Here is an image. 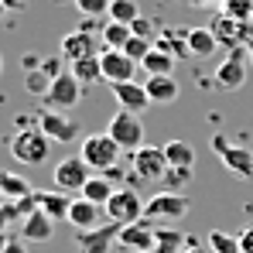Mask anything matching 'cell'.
<instances>
[{"label": "cell", "mask_w": 253, "mask_h": 253, "mask_svg": "<svg viewBox=\"0 0 253 253\" xmlns=\"http://www.w3.org/2000/svg\"><path fill=\"white\" fill-rule=\"evenodd\" d=\"M185 250V233L174 226H158L154 233V253H181Z\"/></svg>", "instance_id": "obj_26"}, {"label": "cell", "mask_w": 253, "mask_h": 253, "mask_svg": "<svg viewBox=\"0 0 253 253\" xmlns=\"http://www.w3.org/2000/svg\"><path fill=\"white\" fill-rule=\"evenodd\" d=\"M72 3H76V0H72Z\"/></svg>", "instance_id": "obj_50"}, {"label": "cell", "mask_w": 253, "mask_h": 253, "mask_svg": "<svg viewBox=\"0 0 253 253\" xmlns=\"http://www.w3.org/2000/svg\"><path fill=\"white\" fill-rule=\"evenodd\" d=\"M151 48H154L151 42H144V38H137V35H130V42L124 44V55H126V58H133V62L140 65V62H144V58L151 55Z\"/></svg>", "instance_id": "obj_36"}, {"label": "cell", "mask_w": 253, "mask_h": 253, "mask_svg": "<svg viewBox=\"0 0 253 253\" xmlns=\"http://www.w3.org/2000/svg\"><path fill=\"white\" fill-rule=\"evenodd\" d=\"M144 209H147V202L137 195V188H126V185H117V192H113V199L106 202V219L110 222H117V226H130V222H137V219H144Z\"/></svg>", "instance_id": "obj_3"}, {"label": "cell", "mask_w": 253, "mask_h": 253, "mask_svg": "<svg viewBox=\"0 0 253 253\" xmlns=\"http://www.w3.org/2000/svg\"><path fill=\"white\" fill-rule=\"evenodd\" d=\"M99 65H103V83L117 85V83H130L137 72V62L126 58L124 48H103L99 51Z\"/></svg>", "instance_id": "obj_11"}, {"label": "cell", "mask_w": 253, "mask_h": 253, "mask_svg": "<svg viewBox=\"0 0 253 253\" xmlns=\"http://www.w3.org/2000/svg\"><path fill=\"white\" fill-rule=\"evenodd\" d=\"M188 209H192L188 195H181V192H158V195H151V202L144 209V219H151V222H178L181 215H188Z\"/></svg>", "instance_id": "obj_5"}, {"label": "cell", "mask_w": 253, "mask_h": 253, "mask_svg": "<svg viewBox=\"0 0 253 253\" xmlns=\"http://www.w3.org/2000/svg\"><path fill=\"white\" fill-rule=\"evenodd\" d=\"M165 181H168V188H181V185L192 181V168H171L165 174Z\"/></svg>", "instance_id": "obj_38"}, {"label": "cell", "mask_w": 253, "mask_h": 253, "mask_svg": "<svg viewBox=\"0 0 253 253\" xmlns=\"http://www.w3.org/2000/svg\"><path fill=\"white\" fill-rule=\"evenodd\" d=\"M226 17L247 24V21L253 17V0H226Z\"/></svg>", "instance_id": "obj_37"}, {"label": "cell", "mask_w": 253, "mask_h": 253, "mask_svg": "<svg viewBox=\"0 0 253 253\" xmlns=\"http://www.w3.org/2000/svg\"><path fill=\"white\" fill-rule=\"evenodd\" d=\"M219 161H222V168L233 171L236 178H253V151H247V147L229 144V147L219 154Z\"/></svg>", "instance_id": "obj_19"}, {"label": "cell", "mask_w": 253, "mask_h": 253, "mask_svg": "<svg viewBox=\"0 0 253 253\" xmlns=\"http://www.w3.org/2000/svg\"><path fill=\"white\" fill-rule=\"evenodd\" d=\"M188 7H206V3H226V0H185Z\"/></svg>", "instance_id": "obj_43"}, {"label": "cell", "mask_w": 253, "mask_h": 253, "mask_svg": "<svg viewBox=\"0 0 253 253\" xmlns=\"http://www.w3.org/2000/svg\"><path fill=\"white\" fill-rule=\"evenodd\" d=\"M226 147H229V140H226V133H215V137H212V151H215V154H222Z\"/></svg>", "instance_id": "obj_42"}, {"label": "cell", "mask_w": 253, "mask_h": 253, "mask_svg": "<svg viewBox=\"0 0 253 253\" xmlns=\"http://www.w3.org/2000/svg\"><path fill=\"white\" fill-rule=\"evenodd\" d=\"M51 233H55V219L44 215L42 209L21 219V240H28V243H44V240H51Z\"/></svg>", "instance_id": "obj_17"}, {"label": "cell", "mask_w": 253, "mask_h": 253, "mask_svg": "<svg viewBox=\"0 0 253 253\" xmlns=\"http://www.w3.org/2000/svg\"><path fill=\"white\" fill-rule=\"evenodd\" d=\"M144 253H154V250H144Z\"/></svg>", "instance_id": "obj_49"}, {"label": "cell", "mask_w": 253, "mask_h": 253, "mask_svg": "<svg viewBox=\"0 0 253 253\" xmlns=\"http://www.w3.org/2000/svg\"><path fill=\"white\" fill-rule=\"evenodd\" d=\"M130 24H117V21H106V28H103V35H99V42L103 48H124L130 42Z\"/></svg>", "instance_id": "obj_30"}, {"label": "cell", "mask_w": 253, "mask_h": 253, "mask_svg": "<svg viewBox=\"0 0 253 253\" xmlns=\"http://www.w3.org/2000/svg\"><path fill=\"white\" fill-rule=\"evenodd\" d=\"M161 21H154V17H137L133 24H130V31L137 35V38H144V42L158 44V38H161V28H158Z\"/></svg>", "instance_id": "obj_34"}, {"label": "cell", "mask_w": 253, "mask_h": 253, "mask_svg": "<svg viewBox=\"0 0 253 253\" xmlns=\"http://www.w3.org/2000/svg\"><path fill=\"white\" fill-rule=\"evenodd\" d=\"M212 35H215L219 44H233V48H236V44L250 35V24H240V21H233V17H219V21L212 24Z\"/></svg>", "instance_id": "obj_21"}, {"label": "cell", "mask_w": 253, "mask_h": 253, "mask_svg": "<svg viewBox=\"0 0 253 253\" xmlns=\"http://www.w3.org/2000/svg\"><path fill=\"white\" fill-rule=\"evenodd\" d=\"M130 165H133V174L144 178V181H165V174L171 171L168 158H165V147L158 144H144L130 154Z\"/></svg>", "instance_id": "obj_6"}, {"label": "cell", "mask_w": 253, "mask_h": 253, "mask_svg": "<svg viewBox=\"0 0 253 253\" xmlns=\"http://www.w3.org/2000/svg\"><path fill=\"white\" fill-rule=\"evenodd\" d=\"M92 174H96V171L89 168L83 158H65V161L55 165L51 181H55V192H65V195H69V192H83Z\"/></svg>", "instance_id": "obj_8"}, {"label": "cell", "mask_w": 253, "mask_h": 253, "mask_svg": "<svg viewBox=\"0 0 253 253\" xmlns=\"http://www.w3.org/2000/svg\"><path fill=\"white\" fill-rule=\"evenodd\" d=\"M79 99H83V83H79L72 72H62L58 79H51V89L44 92V99H42V110L69 113Z\"/></svg>", "instance_id": "obj_4"}, {"label": "cell", "mask_w": 253, "mask_h": 253, "mask_svg": "<svg viewBox=\"0 0 253 253\" xmlns=\"http://www.w3.org/2000/svg\"><path fill=\"white\" fill-rule=\"evenodd\" d=\"M140 65H144V72H147V76H171V69H174V58H171L168 51H161V48L154 44V48H151V55H147Z\"/></svg>", "instance_id": "obj_28"}, {"label": "cell", "mask_w": 253, "mask_h": 253, "mask_svg": "<svg viewBox=\"0 0 253 253\" xmlns=\"http://www.w3.org/2000/svg\"><path fill=\"white\" fill-rule=\"evenodd\" d=\"M165 147V158H168L171 168H192L195 165V151H192V144L188 140H168V144H161Z\"/></svg>", "instance_id": "obj_25"}, {"label": "cell", "mask_w": 253, "mask_h": 253, "mask_svg": "<svg viewBox=\"0 0 253 253\" xmlns=\"http://www.w3.org/2000/svg\"><path fill=\"white\" fill-rule=\"evenodd\" d=\"M0 69H3V55H0Z\"/></svg>", "instance_id": "obj_48"}, {"label": "cell", "mask_w": 253, "mask_h": 253, "mask_svg": "<svg viewBox=\"0 0 253 253\" xmlns=\"http://www.w3.org/2000/svg\"><path fill=\"white\" fill-rule=\"evenodd\" d=\"M206 243H209L212 253H243L240 250V240L229 236V233H222V229H212L209 236H206Z\"/></svg>", "instance_id": "obj_32"}, {"label": "cell", "mask_w": 253, "mask_h": 253, "mask_svg": "<svg viewBox=\"0 0 253 253\" xmlns=\"http://www.w3.org/2000/svg\"><path fill=\"white\" fill-rule=\"evenodd\" d=\"M120 154H124V151H120V144H117L110 133H89V137L83 140V151H79V158H83L96 174L117 171Z\"/></svg>", "instance_id": "obj_2"}, {"label": "cell", "mask_w": 253, "mask_h": 253, "mask_svg": "<svg viewBox=\"0 0 253 253\" xmlns=\"http://www.w3.org/2000/svg\"><path fill=\"white\" fill-rule=\"evenodd\" d=\"M117 236H120V226L106 219L103 226L79 233V236H76V243H79V253H110L113 247H117Z\"/></svg>", "instance_id": "obj_12"}, {"label": "cell", "mask_w": 253, "mask_h": 253, "mask_svg": "<svg viewBox=\"0 0 253 253\" xmlns=\"http://www.w3.org/2000/svg\"><path fill=\"white\" fill-rule=\"evenodd\" d=\"M3 17H7V3L0 0V21H3Z\"/></svg>", "instance_id": "obj_46"}, {"label": "cell", "mask_w": 253, "mask_h": 253, "mask_svg": "<svg viewBox=\"0 0 253 253\" xmlns=\"http://www.w3.org/2000/svg\"><path fill=\"white\" fill-rule=\"evenodd\" d=\"M113 89V99L120 103V110H126V113H140V110H147L151 106V96H147V89H144V83H117L110 85Z\"/></svg>", "instance_id": "obj_16"}, {"label": "cell", "mask_w": 253, "mask_h": 253, "mask_svg": "<svg viewBox=\"0 0 253 253\" xmlns=\"http://www.w3.org/2000/svg\"><path fill=\"white\" fill-rule=\"evenodd\" d=\"M3 243H7V240H3V236H0V247H3Z\"/></svg>", "instance_id": "obj_47"}, {"label": "cell", "mask_w": 253, "mask_h": 253, "mask_svg": "<svg viewBox=\"0 0 253 253\" xmlns=\"http://www.w3.org/2000/svg\"><path fill=\"white\" fill-rule=\"evenodd\" d=\"M181 253H212V250L199 240V236H185V250Z\"/></svg>", "instance_id": "obj_39"}, {"label": "cell", "mask_w": 253, "mask_h": 253, "mask_svg": "<svg viewBox=\"0 0 253 253\" xmlns=\"http://www.w3.org/2000/svg\"><path fill=\"white\" fill-rule=\"evenodd\" d=\"M236 240H240V250H243V253H253V226H247Z\"/></svg>", "instance_id": "obj_40"}, {"label": "cell", "mask_w": 253, "mask_h": 253, "mask_svg": "<svg viewBox=\"0 0 253 253\" xmlns=\"http://www.w3.org/2000/svg\"><path fill=\"white\" fill-rule=\"evenodd\" d=\"M215 85L219 89H226V92H233V89H240V85L247 83V58H243V51L240 48H233L229 51V58H222L219 62V69H215Z\"/></svg>", "instance_id": "obj_13"}, {"label": "cell", "mask_w": 253, "mask_h": 253, "mask_svg": "<svg viewBox=\"0 0 253 253\" xmlns=\"http://www.w3.org/2000/svg\"><path fill=\"white\" fill-rule=\"evenodd\" d=\"M154 233L158 226L151 219H137L130 226H120V236H117V250L120 253H144L154 250Z\"/></svg>", "instance_id": "obj_9"}, {"label": "cell", "mask_w": 253, "mask_h": 253, "mask_svg": "<svg viewBox=\"0 0 253 253\" xmlns=\"http://www.w3.org/2000/svg\"><path fill=\"white\" fill-rule=\"evenodd\" d=\"M0 202H3V199H0Z\"/></svg>", "instance_id": "obj_51"}, {"label": "cell", "mask_w": 253, "mask_h": 253, "mask_svg": "<svg viewBox=\"0 0 253 253\" xmlns=\"http://www.w3.org/2000/svg\"><path fill=\"white\" fill-rule=\"evenodd\" d=\"M69 206H72V199L65 192H38V209L44 215H51L55 222L58 219H69Z\"/></svg>", "instance_id": "obj_23"}, {"label": "cell", "mask_w": 253, "mask_h": 253, "mask_svg": "<svg viewBox=\"0 0 253 253\" xmlns=\"http://www.w3.org/2000/svg\"><path fill=\"white\" fill-rule=\"evenodd\" d=\"M7 3V10H24V0H3Z\"/></svg>", "instance_id": "obj_44"}, {"label": "cell", "mask_w": 253, "mask_h": 253, "mask_svg": "<svg viewBox=\"0 0 253 253\" xmlns=\"http://www.w3.org/2000/svg\"><path fill=\"white\" fill-rule=\"evenodd\" d=\"M185 35H188V51H192V58H209L212 51L219 48L212 28H192V31H185Z\"/></svg>", "instance_id": "obj_24"}, {"label": "cell", "mask_w": 253, "mask_h": 253, "mask_svg": "<svg viewBox=\"0 0 253 253\" xmlns=\"http://www.w3.org/2000/svg\"><path fill=\"white\" fill-rule=\"evenodd\" d=\"M110 3L113 0H76V7H79V14L83 17H110Z\"/></svg>", "instance_id": "obj_35"}, {"label": "cell", "mask_w": 253, "mask_h": 253, "mask_svg": "<svg viewBox=\"0 0 253 253\" xmlns=\"http://www.w3.org/2000/svg\"><path fill=\"white\" fill-rule=\"evenodd\" d=\"M144 89H147V96H151L154 106H168V103L178 99V92H181V85H178L174 76H147Z\"/></svg>", "instance_id": "obj_18"}, {"label": "cell", "mask_w": 253, "mask_h": 253, "mask_svg": "<svg viewBox=\"0 0 253 253\" xmlns=\"http://www.w3.org/2000/svg\"><path fill=\"white\" fill-rule=\"evenodd\" d=\"M0 253H28V247H24L21 240H7V243L0 247Z\"/></svg>", "instance_id": "obj_41"}, {"label": "cell", "mask_w": 253, "mask_h": 253, "mask_svg": "<svg viewBox=\"0 0 253 253\" xmlns=\"http://www.w3.org/2000/svg\"><path fill=\"white\" fill-rule=\"evenodd\" d=\"M7 147H10V158L21 165H44L51 154V137L42 126H28V130H14Z\"/></svg>", "instance_id": "obj_1"}, {"label": "cell", "mask_w": 253, "mask_h": 253, "mask_svg": "<svg viewBox=\"0 0 253 253\" xmlns=\"http://www.w3.org/2000/svg\"><path fill=\"white\" fill-rule=\"evenodd\" d=\"M38 126L51 137V144H72L83 133V126L69 113H55V110H38Z\"/></svg>", "instance_id": "obj_10"}, {"label": "cell", "mask_w": 253, "mask_h": 253, "mask_svg": "<svg viewBox=\"0 0 253 253\" xmlns=\"http://www.w3.org/2000/svg\"><path fill=\"white\" fill-rule=\"evenodd\" d=\"M113 192H117V185H113V181H110L106 174H92V178H89V185H85L79 195H83V199H89L92 206L106 209V202L113 199Z\"/></svg>", "instance_id": "obj_22"}, {"label": "cell", "mask_w": 253, "mask_h": 253, "mask_svg": "<svg viewBox=\"0 0 253 253\" xmlns=\"http://www.w3.org/2000/svg\"><path fill=\"white\" fill-rule=\"evenodd\" d=\"M106 133L120 144V151H137V147H144V126L137 120V113H126V110H117L113 117H110V124H106Z\"/></svg>", "instance_id": "obj_7"}, {"label": "cell", "mask_w": 253, "mask_h": 253, "mask_svg": "<svg viewBox=\"0 0 253 253\" xmlns=\"http://www.w3.org/2000/svg\"><path fill=\"white\" fill-rule=\"evenodd\" d=\"M0 206H3V202H0ZM7 222H10V219H7V212L0 209V236H3V229H7Z\"/></svg>", "instance_id": "obj_45"}, {"label": "cell", "mask_w": 253, "mask_h": 253, "mask_svg": "<svg viewBox=\"0 0 253 253\" xmlns=\"http://www.w3.org/2000/svg\"><path fill=\"white\" fill-rule=\"evenodd\" d=\"M65 222H72L79 233H85V229H96V226H103L106 222V212L99 209V206H92L89 199H72V206H69V219Z\"/></svg>", "instance_id": "obj_15"}, {"label": "cell", "mask_w": 253, "mask_h": 253, "mask_svg": "<svg viewBox=\"0 0 253 253\" xmlns=\"http://www.w3.org/2000/svg\"><path fill=\"white\" fill-rule=\"evenodd\" d=\"M28 195H35V188H31L28 178L14 174V171H0V199L3 202H21Z\"/></svg>", "instance_id": "obj_20"}, {"label": "cell", "mask_w": 253, "mask_h": 253, "mask_svg": "<svg viewBox=\"0 0 253 253\" xmlns=\"http://www.w3.org/2000/svg\"><path fill=\"white\" fill-rule=\"evenodd\" d=\"M24 89H28L31 96H38V99H44V92L51 89V76H48L44 69H35V72H24Z\"/></svg>", "instance_id": "obj_33"}, {"label": "cell", "mask_w": 253, "mask_h": 253, "mask_svg": "<svg viewBox=\"0 0 253 253\" xmlns=\"http://www.w3.org/2000/svg\"><path fill=\"white\" fill-rule=\"evenodd\" d=\"M69 72H72V76H76L83 85L103 83V65H99V55H89V58H83V62H72V65H69Z\"/></svg>", "instance_id": "obj_27"}, {"label": "cell", "mask_w": 253, "mask_h": 253, "mask_svg": "<svg viewBox=\"0 0 253 253\" xmlns=\"http://www.w3.org/2000/svg\"><path fill=\"white\" fill-rule=\"evenodd\" d=\"M158 48H161V51H168L171 58H174V55H178V58H192V51H188V35L161 31V38H158Z\"/></svg>", "instance_id": "obj_29"}, {"label": "cell", "mask_w": 253, "mask_h": 253, "mask_svg": "<svg viewBox=\"0 0 253 253\" xmlns=\"http://www.w3.org/2000/svg\"><path fill=\"white\" fill-rule=\"evenodd\" d=\"M137 17H140L137 0H113V3H110V21H117V24H133Z\"/></svg>", "instance_id": "obj_31"}, {"label": "cell", "mask_w": 253, "mask_h": 253, "mask_svg": "<svg viewBox=\"0 0 253 253\" xmlns=\"http://www.w3.org/2000/svg\"><path fill=\"white\" fill-rule=\"evenodd\" d=\"M58 55L72 65V62H83L89 55H96V35H85V31H69L62 42H58Z\"/></svg>", "instance_id": "obj_14"}]
</instances>
